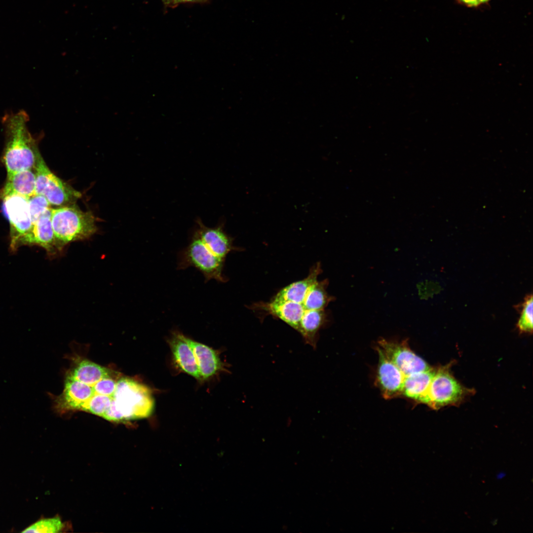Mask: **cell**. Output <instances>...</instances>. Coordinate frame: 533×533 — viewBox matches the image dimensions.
<instances>
[{"mask_svg":"<svg viewBox=\"0 0 533 533\" xmlns=\"http://www.w3.org/2000/svg\"><path fill=\"white\" fill-rule=\"evenodd\" d=\"M319 263L305 278L281 289L263 308L299 332L315 348L317 333L326 320L325 308L333 300L327 292L328 281H318Z\"/></svg>","mask_w":533,"mask_h":533,"instance_id":"1","label":"cell"},{"mask_svg":"<svg viewBox=\"0 0 533 533\" xmlns=\"http://www.w3.org/2000/svg\"><path fill=\"white\" fill-rule=\"evenodd\" d=\"M29 117L24 110L8 113L2 118L5 135L3 161L7 174L34 169L41 155L36 139L28 127Z\"/></svg>","mask_w":533,"mask_h":533,"instance_id":"2","label":"cell"},{"mask_svg":"<svg viewBox=\"0 0 533 533\" xmlns=\"http://www.w3.org/2000/svg\"><path fill=\"white\" fill-rule=\"evenodd\" d=\"M51 224L60 248L67 244L87 239L97 230L95 217L75 204L51 209Z\"/></svg>","mask_w":533,"mask_h":533,"instance_id":"3","label":"cell"},{"mask_svg":"<svg viewBox=\"0 0 533 533\" xmlns=\"http://www.w3.org/2000/svg\"><path fill=\"white\" fill-rule=\"evenodd\" d=\"M113 397L123 421L147 418L153 410L150 390L130 379L122 378L117 381Z\"/></svg>","mask_w":533,"mask_h":533,"instance_id":"4","label":"cell"},{"mask_svg":"<svg viewBox=\"0 0 533 533\" xmlns=\"http://www.w3.org/2000/svg\"><path fill=\"white\" fill-rule=\"evenodd\" d=\"M225 259L216 256L193 233L189 245L178 254V269L190 266L196 268L203 275L205 281L214 279L226 282L223 274Z\"/></svg>","mask_w":533,"mask_h":533,"instance_id":"5","label":"cell"},{"mask_svg":"<svg viewBox=\"0 0 533 533\" xmlns=\"http://www.w3.org/2000/svg\"><path fill=\"white\" fill-rule=\"evenodd\" d=\"M35 169V194L46 198L50 205L63 206L75 204L81 193L53 174L41 155Z\"/></svg>","mask_w":533,"mask_h":533,"instance_id":"6","label":"cell"},{"mask_svg":"<svg viewBox=\"0 0 533 533\" xmlns=\"http://www.w3.org/2000/svg\"><path fill=\"white\" fill-rule=\"evenodd\" d=\"M3 209L10 226V248L16 251L30 236L33 227L28 198L18 194L2 197Z\"/></svg>","mask_w":533,"mask_h":533,"instance_id":"7","label":"cell"},{"mask_svg":"<svg viewBox=\"0 0 533 533\" xmlns=\"http://www.w3.org/2000/svg\"><path fill=\"white\" fill-rule=\"evenodd\" d=\"M461 386L450 374L447 367L434 371L426 395L422 401L433 409L460 402L466 394Z\"/></svg>","mask_w":533,"mask_h":533,"instance_id":"8","label":"cell"},{"mask_svg":"<svg viewBox=\"0 0 533 533\" xmlns=\"http://www.w3.org/2000/svg\"><path fill=\"white\" fill-rule=\"evenodd\" d=\"M378 346L404 376L431 368L423 359L411 349L406 340L398 342L382 339L379 341Z\"/></svg>","mask_w":533,"mask_h":533,"instance_id":"9","label":"cell"},{"mask_svg":"<svg viewBox=\"0 0 533 533\" xmlns=\"http://www.w3.org/2000/svg\"><path fill=\"white\" fill-rule=\"evenodd\" d=\"M379 356L377 383L383 397L386 399L401 395L405 376L401 370L376 346Z\"/></svg>","mask_w":533,"mask_h":533,"instance_id":"10","label":"cell"},{"mask_svg":"<svg viewBox=\"0 0 533 533\" xmlns=\"http://www.w3.org/2000/svg\"><path fill=\"white\" fill-rule=\"evenodd\" d=\"M94 395L92 386L67 376L63 393L54 400V408L58 412L82 411L84 406Z\"/></svg>","mask_w":533,"mask_h":533,"instance_id":"11","label":"cell"},{"mask_svg":"<svg viewBox=\"0 0 533 533\" xmlns=\"http://www.w3.org/2000/svg\"><path fill=\"white\" fill-rule=\"evenodd\" d=\"M196 223L197 228L193 233L216 256L226 259L230 251L236 249L233 245L232 238L225 231L223 225L210 228L206 226L200 220Z\"/></svg>","mask_w":533,"mask_h":533,"instance_id":"12","label":"cell"},{"mask_svg":"<svg viewBox=\"0 0 533 533\" xmlns=\"http://www.w3.org/2000/svg\"><path fill=\"white\" fill-rule=\"evenodd\" d=\"M168 343L178 367L195 379L201 380L195 357L186 336L179 331H174L168 340Z\"/></svg>","mask_w":533,"mask_h":533,"instance_id":"13","label":"cell"},{"mask_svg":"<svg viewBox=\"0 0 533 533\" xmlns=\"http://www.w3.org/2000/svg\"><path fill=\"white\" fill-rule=\"evenodd\" d=\"M51 209L46 210L33 224L32 233L25 245H38L46 250L48 255L54 256L62 250L58 244L53 230Z\"/></svg>","mask_w":533,"mask_h":533,"instance_id":"14","label":"cell"},{"mask_svg":"<svg viewBox=\"0 0 533 533\" xmlns=\"http://www.w3.org/2000/svg\"><path fill=\"white\" fill-rule=\"evenodd\" d=\"M196 359L201 380H206L223 368L217 351L198 342L186 337Z\"/></svg>","mask_w":533,"mask_h":533,"instance_id":"15","label":"cell"},{"mask_svg":"<svg viewBox=\"0 0 533 533\" xmlns=\"http://www.w3.org/2000/svg\"><path fill=\"white\" fill-rule=\"evenodd\" d=\"M36 174L33 169L23 170L8 174L2 190V197L18 194L27 198L35 194Z\"/></svg>","mask_w":533,"mask_h":533,"instance_id":"16","label":"cell"},{"mask_svg":"<svg viewBox=\"0 0 533 533\" xmlns=\"http://www.w3.org/2000/svg\"><path fill=\"white\" fill-rule=\"evenodd\" d=\"M435 370H429L405 376L401 395L422 403Z\"/></svg>","mask_w":533,"mask_h":533,"instance_id":"17","label":"cell"},{"mask_svg":"<svg viewBox=\"0 0 533 533\" xmlns=\"http://www.w3.org/2000/svg\"><path fill=\"white\" fill-rule=\"evenodd\" d=\"M78 381L93 386L104 378L110 377L108 369L88 360L81 361L70 374Z\"/></svg>","mask_w":533,"mask_h":533,"instance_id":"18","label":"cell"},{"mask_svg":"<svg viewBox=\"0 0 533 533\" xmlns=\"http://www.w3.org/2000/svg\"><path fill=\"white\" fill-rule=\"evenodd\" d=\"M63 523L58 517L42 518L24 528L21 533H57L63 529Z\"/></svg>","mask_w":533,"mask_h":533,"instance_id":"19","label":"cell"},{"mask_svg":"<svg viewBox=\"0 0 533 533\" xmlns=\"http://www.w3.org/2000/svg\"><path fill=\"white\" fill-rule=\"evenodd\" d=\"M533 295L527 296L522 304L520 316L517 322V328L521 333H532L533 332Z\"/></svg>","mask_w":533,"mask_h":533,"instance_id":"20","label":"cell"},{"mask_svg":"<svg viewBox=\"0 0 533 533\" xmlns=\"http://www.w3.org/2000/svg\"><path fill=\"white\" fill-rule=\"evenodd\" d=\"M113 399L112 396L94 394L84 406L82 411L103 418L111 406Z\"/></svg>","mask_w":533,"mask_h":533,"instance_id":"21","label":"cell"},{"mask_svg":"<svg viewBox=\"0 0 533 533\" xmlns=\"http://www.w3.org/2000/svg\"><path fill=\"white\" fill-rule=\"evenodd\" d=\"M29 209L33 224L48 209L50 204L45 197L34 194L28 198Z\"/></svg>","mask_w":533,"mask_h":533,"instance_id":"22","label":"cell"},{"mask_svg":"<svg viewBox=\"0 0 533 533\" xmlns=\"http://www.w3.org/2000/svg\"><path fill=\"white\" fill-rule=\"evenodd\" d=\"M116 382L111 376L103 378L92 386L94 395L99 394L113 397L116 388Z\"/></svg>","mask_w":533,"mask_h":533,"instance_id":"23","label":"cell"},{"mask_svg":"<svg viewBox=\"0 0 533 533\" xmlns=\"http://www.w3.org/2000/svg\"><path fill=\"white\" fill-rule=\"evenodd\" d=\"M457 2L462 5L470 8H478L481 6L479 0H456Z\"/></svg>","mask_w":533,"mask_h":533,"instance_id":"24","label":"cell"},{"mask_svg":"<svg viewBox=\"0 0 533 533\" xmlns=\"http://www.w3.org/2000/svg\"><path fill=\"white\" fill-rule=\"evenodd\" d=\"M207 0H177L176 5L185 2H204Z\"/></svg>","mask_w":533,"mask_h":533,"instance_id":"25","label":"cell"},{"mask_svg":"<svg viewBox=\"0 0 533 533\" xmlns=\"http://www.w3.org/2000/svg\"><path fill=\"white\" fill-rule=\"evenodd\" d=\"M166 6H174L176 5L177 0H161Z\"/></svg>","mask_w":533,"mask_h":533,"instance_id":"26","label":"cell"},{"mask_svg":"<svg viewBox=\"0 0 533 533\" xmlns=\"http://www.w3.org/2000/svg\"><path fill=\"white\" fill-rule=\"evenodd\" d=\"M490 0H479L481 6L482 5H485V4H488Z\"/></svg>","mask_w":533,"mask_h":533,"instance_id":"27","label":"cell"},{"mask_svg":"<svg viewBox=\"0 0 533 533\" xmlns=\"http://www.w3.org/2000/svg\"><path fill=\"white\" fill-rule=\"evenodd\" d=\"M504 476H505V473H503V472H500V473H498V474H497V476H496V478H497V479H501V478H503V477H504Z\"/></svg>","mask_w":533,"mask_h":533,"instance_id":"28","label":"cell"}]
</instances>
